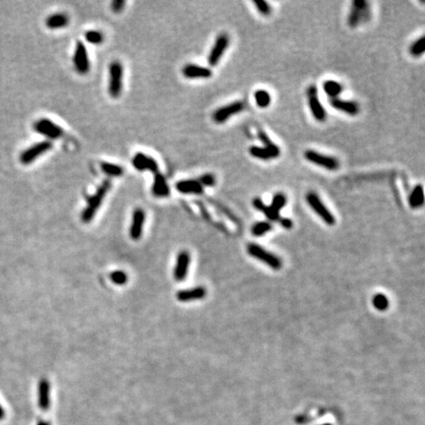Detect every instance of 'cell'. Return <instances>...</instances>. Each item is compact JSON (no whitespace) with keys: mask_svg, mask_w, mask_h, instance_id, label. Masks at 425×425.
<instances>
[{"mask_svg":"<svg viewBox=\"0 0 425 425\" xmlns=\"http://www.w3.org/2000/svg\"><path fill=\"white\" fill-rule=\"evenodd\" d=\"M73 62L77 72L81 75L87 74L90 71V59L88 55V50L85 47V45L82 42H77L74 56H73Z\"/></svg>","mask_w":425,"mask_h":425,"instance_id":"12","label":"cell"},{"mask_svg":"<svg viewBox=\"0 0 425 425\" xmlns=\"http://www.w3.org/2000/svg\"><path fill=\"white\" fill-rule=\"evenodd\" d=\"M306 202L315 214L320 218L326 225L334 226L336 224V218L332 214L331 211L322 202L319 195L313 191L306 194Z\"/></svg>","mask_w":425,"mask_h":425,"instance_id":"3","label":"cell"},{"mask_svg":"<svg viewBox=\"0 0 425 425\" xmlns=\"http://www.w3.org/2000/svg\"><path fill=\"white\" fill-rule=\"evenodd\" d=\"M182 74L188 79H209L212 76V71L209 67L186 64L182 69Z\"/></svg>","mask_w":425,"mask_h":425,"instance_id":"17","label":"cell"},{"mask_svg":"<svg viewBox=\"0 0 425 425\" xmlns=\"http://www.w3.org/2000/svg\"><path fill=\"white\" fill-rule=\"evenodd\" d=\"M111 187H112V182L110 180H104L98 186V188L97 189L96 193L94 195H92L88 199V206L83 211L82 217H81L82 221L84 223H90L93 220V218L97 214V211L100 207V204L102 203L106 193L109 192Z\"/></svg>","mask_w":425,"mask_h":425,"instance_id":"1","label":"cell"},{"mask_svg":"<svg viewBox=\"0 0 425 425\" xmlns=\"http://www.w3.org/2000/svg\"><path fill=\"white\" fill-rule=\"evenodd\" d=\"M324 425H332V424H330V423H326V424H324Z\"/></svg>","mask_w":425,"mask_h":425,"instance_id":"42","label":"cell"},{"mask_svg":"<svg viewBox=\"0 0 425 425\" xmlns=\"http://www.w3.org/2000/svg\"><path fill=\"white\" fill-rule=\"evenodd\" d=\"M198 180L204 187H212L216 184V176L212 173H205L201 175Z\"/></svg>","mask_w":425,"mask_h":425,"instance_id":"35","label":"cell"},{"mask_svg":"<svg viewBox=\"0 0 425 425\" xmlns=\"http://www.w3.org/2000/svg\"><path fill=\"white\" fill-rule=\"evenodd\" d=\"M100 169L109 176H113V177H119L121 175H123L124 173V169L122 166L115 164V163H100Z\"/></svg>","mask_w":425,"mask_h":425,"instance_id":"28","label":"cell"},{"mask_svg":"<svg viewBox=\"0 0 425 425\" xmlns=\"http://www.w3.org/2000/svg\"><path fill=\"white\" fill-rule=\"evenodd\" d=\"M247 252L250 256L263 262L274 270H279L282 266L281 260L275 254L266 250L262 246L256 243H249L247 246Z\"/></svg>","mask_w":425,"mask_h":425,"instance_id":"6","label":"cell"},{"mask_svg":"<svg viewBox=\"0 0 425 425\" xmlns=\"http://www.w3.org/2000/svg\"><path fill=\"white\" fill-rule=\"evenodd\" d=\"M323 90L325 94L331 98H337L343 91V86L335 80H326L323 83Z\"/></svg>","mask_w":425,"mask_h":425,"instance_id":"26","label":"cell"},{"mask_svg":"<svg viewBox=\"0 0 425 425\" xmlns=\"http://www.w3.org/2000/svg\"><path fill=\"white\" fill-rule=\"evenodd\" d=\"M52 148V143L50 141H42L34 144L24 151L20 156V162L22 164H30L34 162L39 157L43 156Z\"/></svg>","mask_w":425,"mask_h":425,"instance_id":"10","label":"cell"},{"mask_svg":"<svg viewBox=\"0 0 425 425\" xmlns=\"http://www.w3.org/2000/svg\"><path fill=\"white\" fill-rule=\"evenodd\" d=\"M207 295V291L203 287H197L190 290H184L180 291L176 294L177 299L182 302L187 301H193V300H199L204 298Z\"/></svg>","mask_w":425,"mask_h":425,"instance_id":"21","label":"cell"},{"mask_svg":"<svg viewBox=\"0 0 425 425\" xmlns=\"http://www.w3.org/2000/svg\"><path fill=\"white\" fill-rule=\"evenodd\" d=\"M229 46V34L226 33H220L217 37L214 45H212L208 56V63L210 64V66L214 67L218 65L223 55L225 54L226 50L228 49Z\"/></svg>","mask_w":425,"mask_h":425,"instance_id":"9","label":"cell"},{"mask_svg":"<svg viewBox=\"0 0 425 425\" xmlns=\"http://www.w3.org/2000/svg\"><path fill=\"white\" fill-rule=\"evenodd\" d=\"M146 215L143 209L137 208L132 215V223L130 227V236L133 240H139L143 233V227L145 224Z\"/></svg>","mask_w":425,"mask_h":425,"instance_id":"16","label":"cell"},{"mask_svg":"<svg viewBox=\"0 0 425 425\" xmlns=\"http://www.w3.org/2000/svg\"><path fill=\"white\" fill-rule=\"evenodd\" d=\"M253 4L255 5L257 11L264 16H269L272 12L270 3L265 1V0H253Z\"/></svg>","mask_w":425,"mask_h":425,"instance_id":"34","label":"cell"},{"mask_svg":"<svg viewBox=\"0 0 425 425\" xmlns=\"http://www.w3.org/2000/svg\"><path fill=\"white\" fill-rule=\"evenodd\" d=\"M330 104L333 109L350 116H357L360 113V106L357 101L342 99L340 98H331Z\"/></svg>","mask_w":425,"mask_h":425,"instance_id":"14","label":"cell"},{"mask_svg":"<svg viewBox=\"0 0 425 425\" xmlns=\"http://www.w3.org/2000/svg\"><path fill=\"white\" fill-rule=\"evenodd\" d=\"M425 51V37L421 35L420 38L415 40L409 47V53L413 57L421 56Z\"/></svg>","mask_w":425,"mask_h":425,"instance_id":"29","label":"cell"},{"mask_svg":"<svg viewBox=\"0 0 425 425\" xmlns=\"http://www.w3.org/2000/svg\"><path fill=\"white\" fill-rule=\"evenodd\" d=\"M248 152L251 157L261 161H270L280 156V149L275 143L264 146H251Z\"/></svg>","mask_w":425,"mask_h":425,"instance_id":"13","label":"cell"},{"mask_svg":"<svg viewBox=\"0 0 425 425\" xmlns=\"http://www.w3.org/2000/svg\"><path fill=\"white\" fill-rule=\"evenodd\" d=\"M273 229L272 225L270 222H258L256 224H254V226L252 227V234L255 236H262L264 234H266L267 232L271 231Z\"/></svg>","mask_w":425,"mask_h":425,"instance_id":"32","label":"cell"},{"mask_svg":"<svg viewBox=\"0 0 425 425\" xmlns=\"http://www.w3.org/2000/svg\"><path fill=\"white\" fill-rule=\"evenodd\" d=\"M371 12L369 4L365 0H354L351 3V8L347 17V24L350 28H357L361 23H365L370 19Z\"/></svg>","mask_w":425,"mask_h":425,"instance_id":"2","label":"cell"},{"mask_svg":"<svg viewBox=\"0 0 425 425\" xmlns=\"http://www.w3.org/2000/svg\"><path fill=\"white\" fill-rule=\"evenodd\" d=\"M303 156L305 160L308 161L309 163L320 167H323L327 170L334 171L339 169L340 167V162L335 157L324 155L315 150H306Z\"/></svg>","mask_w":425,"mask_h":425,"instance_id":"7","label":"cell"},{"mask_svg":"<svg viewBox=\"0 0 425 425\" xmlns=\"http://www.w3.org/2000/svg\"><path fill=\"white\" fill-rule=\"evenodd\" d=\"M190 265V254L187 251H181L177 256V261L174 269V278L176 280H183L188 272Z\"/></svg>","mask_w":425,"mask_h":425,"instance_id":"18","label":"cell"},{"mask_svg":"<svg viewBox=\"0 0 425 425\" xmlns=\"http://www.w3.org/2000/svg\"><path fill=\"white\" fill-rule=\"evenodd\" d=\"M176 190L182 194H202L204 192V186L200 183L198 179L180 180L175 185Z\"/></svg>","mask_w":425,"mask_h":425,"instance_id":"19","label":"cell"},{"mask_svg":"<svg viewBox=\"0 0 425 425\" xmlns=\"http://www.w3.org/2000/svg\"><path fill=\"white\" fill-rule=\"evenodd\" d=\"M69 18L64 13H54L46 19V26L50 30L65 28L68 26Z\"/></svg>","mask_w":425,"mask_h":425,"instance_id":"24","label":"cell"},{"mask_svg":"<svg viewBox=\"0 0 425 425\" xmlns=\"http://www.w3.org/2000/svg\"><path fill=\"white\" fill-rule=\"evenodd\" d=\"M33 129L39 134L50 140L59 139L64 134L62 128L49 118H42L37 122H34Z\"/></svg>","mask_w":425,"mask_h":425,"instance_id":"11","label":"cell"},{"mask_svg":"<svg viewBox=\"0 0 425 425\" xmlns=\"http://www.w3.org/2000/svg\"><path fill=\"white\" fill-rule=\"evenodd\" d=\"M39 406L43 410H48L50 406V386L47 379L39 383Z\"/></svg>","mask_w":425,"mask_h":425,"instance_id":"22","label":"cell"},{"mask_svg":"<svg viewBox=\"0 0 425 425\" xmlns=\"http://www.w3.org/2000/svg\"><path fill=\"white\" fill-rule=\"evenodd\" d=\"M424 204V190L421 184H417L409 196V205L412 209H418Z\"/></svg>","mask_w":425,"mask_h":425,"instance_id":"25","label":"cell"},{"mask_svg":"<svg viewBox=\"0 0 425 425\" xmlns=\"http://www.w3.org/2000/svg\"><path fill=\"white\" fill-rule=\"evenodd\" d=\"M372 304L378 311H385L389 307V299L388 297L383 294H377L373 296Z\"/></svg>","mask_w":425,"mask_h":425,"instance_id":"31","label":"cell"},{"mask_svg":"<svg viewBox=\"0 0 425 425\" xmlns=\"http://www.w3.org/2000/svg\"><path fill=\"white\" fill-rule=\"evenodd\" d=\"M111 278H112V280L115 283V285L122 286V285H124V283L127 281L128 277H127V275H126L124 272H122V271H115V272H114V273L111 274Z\"/></svg>","mask_w":425,"mask_h":425,"instance_id":"36","label":"cell"},{"mask_svg":"<svg viewBox=\"0 0 425 425\" xmlns=\"http://www.w3.org/2000/svg\"><path fill=\"white\" fill-rule=\"evenodd\" d=\"M308 106L313 118L318 122H324L327 119V112L319 98L318 88L316 85H310L306 90Z\"/></svg>","mask_w":425,"mask_h":425,"instance_id":"4","label":"cell"},{"mask_svg":"<svg viewBox=\"0 0 425 425\" xmlns=\"http://www.w3.org/2000/svg\"><path fill=\"white\" fill-rule=\"evenodd\" d=\"M38 425H49V423H48V422H45V421H40Z\"/></svg>","mask_w":425,"mask_h":425,"instance_id":"41","label":"cell"},{"mask_svg":"<svg viewBox=\"0 0 425 425\" xmlns=\"http://www.w3.org/2000/svg\"><path fill=\"white\" fill-rule=\"evenodd\" d=\"M4 416H5V411H4L3 408L1 407V405H0V420L3 419Z\"/></svg>","mask_w":425,"mask_h":425,"instance_id":"40","label":"cell"},{"mask_svg":"<svg viewBox=\"0 0 425 425\" xmlns=\"http://www.w3.org/2000/svg\"><path fill=\"white\" fill-rule=\"evenodd\" d=\"M287 202H288V198H287V196H286L285 194H283V193H281V192H278V193H276V194L274 195L273 200H272V203H271L270 206H271V208L274 209L276 212H279L280 210L287 205Z\"/></svg>","mask_w":425,"mask_h":425,"instance_id":"30","label":"cell"},{"mask_svg":"<svg viewBox=\"0 0 425 425\" xmlns=\"http://www.w3.org/2000/svg\"><path fill=\"white\" fill-rule=\"evenodd\" d=\"M254 99L256 105L260 109H267L272 102L270 93L264 89H259L254 93Z\"/></svg>","mask_w":425,"mask_h":425,"instance_id":"27","label":"cell"},{"mask_svg":"<svg viewBox=\"0 0 425 425\" xmlns=\"http://www.w3.org/2000/svg\"><path fill=\"white\" fill-rule=\"evenodd\" d=\"M124 5H125V1H123V0H114V1L112 3V9L115 13H118L123 9Z\"/></svg>","mask_w":425,"mask_h":425,"instance_id":"38","label":"cell"},{"mask_svg":"<svg viewBox=\"0 0 425 425\" xmlns=\"http://www.w3.org/2000/svg\"><path fill=\"white\" fill-rule=\"evenodd\" d=\"M123 87V66L119 61H113L109 67V94L118 98Z\"/></svg>","mask_w":425,"mask_h":425,"instance_id":"5","label":"cell"},{"mask_svg":"<svg viewBox=\"0 0 425 425\" xmlns=\"http://www.w3.org/2000/svg\"><path fill=\"white\" fill-rule=\"evenodd\" d=\"M252 205H253V207H254L256 210L263 212H264V215L266 216V218H267L269 221H271V222H278V219L280 218V217H279V212H276L274 209H272L271 206L266 205V204L263 202V200H262L261 198H259V197H256V198L253 199V201H252Z\"/></svg>","mask_w":425,"mask_h":425,"instance_id":"23","label":"cell"},{"mask_svg":"<svg viewBox=\"0 0 425 425\" xmlns=\"http://www.w3.org/2000/svg\"><path fill=\"white\" fill-rule=\"evenodd\" d=\"M152 192L156 197H159V198L167 197L169 195L170 190H169V186L167 184V181L165 180V177L163 174H161L160 172L155 173Z\"/></svg>","mask_w":425,"mask_h":425,"instance_id":"20","label":"cell"},{"mask_svg":"<svg viewBox=\"0 0 425 425\" xmlns=\"http://www.w3.org/2000/svg\"><path fill=\"white\" fill-rule=\"evenodd\" d=\"M278 223H279V225H280L282 228H285V229H292L293 226H294L293 221H292L291 219H288V218H279L278 221Z\"/></svg>","mask_w":425,"mask_h":425,"instance_id":"39","label":"cell"},{"mask_svg":"<svg viewBox=\"0 0 425 425\" xmlns=\"http://www.w3.org/2000/svg\"><path fill=\"white\" fill-rule=\"evenodd\" d=\"M245 109V103L242 100H236L217 109L212 115V120L218 124L225 123L231 116L242 113Z\"/></svg>","mask_w":425,"mask_h":425,"instance_id":"8","label":"cell"},{"mask_svg":"<svg viewBox=\"0 0 425 425\" xmlns=\"http://www.w3.org/2000/svg\"><path fill=\"white\" fill-rule=\"evenodd\" d=\"M132 165L139 171L150 170L154 173L159 172L158 163L144 153H137L132 159Z\"/></svg>","mask_w":425,"mask_h":425,"instance_id":"15","label":"cell"},{"mask_svg":"<svg viewBox=\"0 0 425 425\" xmlns=\"http://www.w3.org/2000/svg\"><path fill=\"white\" fill-rule=\"evenodd\" d=\"M257 135H258V138L260 139V141L262 142L264 145H270V144L274 143V142L270 139V137L263 130H258V134Z\"/></svg>","mask_w":425,"mask_h":425,"instance_id":"37","label":"cell"},{"mask_svg":"<svg viewBox=\"0 0 425 425\" xmlns=\"http://www.w3.org/2000/svg\"><path fill=\"white\" fill-rule=\"evenodd\" d=\"M85 40L92 45H99L103 42V34L99 31L90 30L85 33Z\"/></svg>","mask_w":425,"mask_h":425,"instance_id":"33","label":"cell"}]
</instances>
